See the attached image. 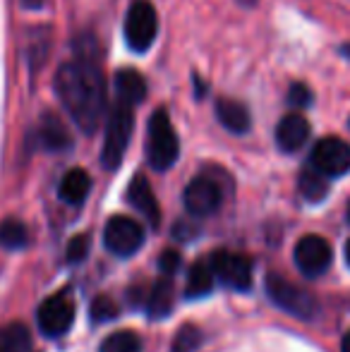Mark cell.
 Returning <instances> with one entry per match:
<instances>
[{
    "mask_svg": "<svg viewBox=\"0 0 350 352\" xmlns=\"http://www.w3.org/2000/svg\"><path fill=\"white\" fill-rule=\"evenodd\" d=\"M118 314H120V311H118V305L111 300V297H106V295L96 297V300L91 302V309H89V316H91V321H98V324L113 321Z\"/></svg>",
    "mask_w": 350,
    "mask_h": 352,
    "instance_id": "25",
    "label": "cell"
},
{
    "mask_svg": "<svg viewBox=\"0 0 350 352\" xmlns=\"http://www.w3.org/2000/svg\"><path fill=\"white\" fill-rule=\"evenodd\" d=\"M182 201H185V209L190 216H197V218L214 216V213L221 209L223 190H221V185L214 180V177L199 175L185 187Z\"/></svg>",
    "mask_w": 350,
    "mask_h": 352,
    "instance_id": "11",
    "label": "cell"
},
{
    "mask_svg": "<svg viewBox=\"0 0 350 352\" xmlns=\"http://www.w3.org/2000/svg\"><path fill=\"white\" fill-rule=\"evenodd\" d=\"M144 307H146V311H149L151 319H164V316H168L171 307H173V285H171L168 278L151 285V290L146 292Z\"/></svg>",
    "mask_w": 350,
    "mask_h": 352,
    "instance_id": "18",
    "label": "cell"
},
{
    "mask_svg": "<svg viewBox=\"0 0 350 352\" xmlns=\"http://www.w3.org/2000/svg\"><path fill=\"white\" fill-rule=\"evenodd\" d=\"M309 140V122L300 113H288L276 127V142L285 153H293L303 148Z\"/></svg>",
    "mask_w": 350,
    "mask_h": 352,
    "instance_id": "13",
    "label": "cell"
},
{
    "mask_svg": "<svg viewBox=\"0 0 350 352\" xmlns=\"http://www.w3.org/2000/svg\"><path fill=\"white\" fill-rule=\"evenodd\" d=\"M39 329L48 338H61L70 331L72 321H75V302L67 292H56V295L46 297L39 305L36 311Z\"/></svg>",
    "mask_w": 350,
    "mask_h": 352,
    "instance_id": "7",
    "label": "cell"
},
{
    "mask_svg": "<svg viewBox=\"0 0 350 352\" xmlns=\"http://www.w3.org/2000/svg\"><path fill=\"white\" fill-rule=\"evenodd\" d=\"M89 235H75L70 242H67V261L70 264H77V261H85L89 254Z\"/></svg>",
    "mask_w": 350,
    "mask_h": 352,
    "instance_id": "26",
    "label": "cell"
},
{
    "mask_svg": "<svg viewBox=\"0 0 350 352\" xmlns=\"http://www.w3.org/2000/svg\"><path fill=\"white\" fill-rule=\"evenodd\" d=\"M341 352H350V331L343 336V340H341Z\"/></svg>",
    "mask_w": 350,
    "mask_h": 352,
    "instance_id": "29",
    "label": "cell"
},
{
    "mask_svg": "<svg viewBox=\"0 0 350 352\" xmlns=\"http://www.w3.org/2000/svg\"><path fill=\"white\" fill-rule=\"evenodd\" d=\"M180 142L171 125V118L166 111H156L149 118V130H146V161L156 170H168L177 161Z\"/></svg>",
    "mask_w": 350,
    "mask_h": 352,
    "instance_id": "2",
    "label": "cell"
},
{
    "mask_svg": "<svg viewBox=\"0 0 350 352\" xmlns=\"http://www.w3.org/2000/svg\"><path fill=\"white\" fill-rule=\"evenodd\" d=\"M346 261H348V266H350V240L346 242Z\"/></svg>",
    "mask_w": 350,
    "mask_h": 352,
    "instance_id": "30",
    "label": "cell"
},
{
    "mask_svg": "<svg viewBox=\"0 0 350 352\" xmlns=\"http://www.w3.org/2000/svg\"><path fill=\"white\" fill-rule=\"evenodd\" d=\"M127 201H130L132 209H137V213L146 218L149 226H159L161 223V206L154 197V190H151L149 180L144 175H135L127 187Z\"/></svg>",
    "mask_w": 350,
    "mask_h": 352,
    "instance_id": "12",
    "label": "cell"
},
{
    "mask_svg": "<svg viewBox=\"0 0 350 352\" xmlns=\"http://www.w3.org/2000/svg\"><path fill=\"white\" fill-rule=\"evenodd\" d=\"M298 185H300V195L307 201H322L329 192V180L322 173L314 170V168H305V170L300 173Z\"/></svg>",
    "mask_w": 350,
    "mask_h": 352,
    "instance_id": "22",
    "label": "cell"
},
{
    "mask_svg": "<svg viewBox=\"0 0 350 352\" xmlns=\"http://www.w3.org/2000/svg\"><path fill=\"white\" fill-rule=\"evenodd\" d=\"M293 259H295V266H298L305 276L317 278V276H322L324 271L331 266L333 252H331V245H329L322 235H305L295 242Z\"/></svg>",
    "mask_w": 350,
    "mask_h": 352,
    "instance_id": "10",
    "label": "cell"
},
{
    "mask_svg": "<svg viewBox=\"0 0 350 352\" xmlns=\"http://www.w3.org/2000/svg\"><path fill=\"white\" fill-rule=\"evenodd\" d=\"M161 271H164L166 276H173L177 274V269H180V254L173 250H166L164 254H161V261H159Z\"/></svg>",
    "mask_w": 350,
    "mask_h": 352,
    "instance_id": "28",
    "label": "cell"
},
{
    "mask_svg": "<svg viewBox=\"0 0 350 352\" xmlns=\"http://www.w3.org/2000/svg\"><path fill=\"white\" fill-rule=\"evenodd\" d=\"M209 266L214 271V280H219L230 290L248 292L252 287V261L248 256L221 250L211 254Z\"/></svg>",
    "mask_w": 350,
    "mask_h": 352,
    "instance_id": "8",
    "label": "cell"
},
{
    "mask_svg": "<svg viewBox=\"0 0 350 352\" xmlns=\"http://www.w3.org/2000/svg\"><path fill=\"white\" fill-rule=\"evenodd\" d=\"M103 245L116 256H132L144 245V228L137 218L113 216L103 228Z\"/></svg>",
    "mask_w": 350,
    "mask_h": 352,
    "instance_id": "6",
    "label": "cell"
},
{
    "mask_svg": "<svg viewBox=\"0 0 350 352\" xmlns=\"http://www.w3.org/2000/svg\"><path fill=\"white\" fill-rule=\"evenodd\" d=\"M89 190H91V177L82 168H72L65 173V177L61 180V199L67 204H82L87 199Z\"/></svg>",
    "mask_w": 350,
    "mask_h": 352,
    "instance_id": "17",
    "label": "cell"
},
{
    "mask_svg": "<svg viewBox=\"0 0 350 352\" xmlns=\"http://www.w3.org/2000/svg\"><path fill=\"white\" fill-rule=\"evenodd\" d=\"M159 34V17L151 3L137 0L125 17V41L135 53H146Z\"/></svg>",
    "mask_w": 350,
    "mask_h": 352,
    "instance_id": "5",
    "label": "cell"
},
{
    "mask_svg": "<svg viewBox=\"0 0 350 352\" xmlns=\"http://www.w3.org/2000/svg\"><path fill=\"white\" fill-rule=\"evenodd\" d=\"M132 127H135L132 108L125 106V103H116V108L108 116L106 140H103V151H101V161L108 170H116L122 163V156H125L132 140Z\"/></svg>",
    "mask_w": 350,
    "mask_h": 352,
    "instance_id": "3",
    "label": "cell"
},
{
    "mask_svg": "<svg viewBox=\"0 0 350 352\" xmlns=\"http://www.w3.org/2000/svg\"><path fill=\"white\" fill-rule=\"evenodd\" d=\"M201 340H204L201 331L192 324H185L180 331H177L173 343H171V352H197L201 345Z\"/></svg>",
    "mask_w": 350,
    "mask_h": 352,
    "instance_id": "24",
    "label": "cell"
},
{
    "mask_svg": "<svg viewBox=\"0 0 350 352\" xmlns=\"http://www.w3.org/2000/svg\"><path fill=\"white\" fill-rule=\"evenodd\" d=\"M214 287V271H211L209 261H197L187 274L185 283V295L187 297H204Z\"/></svg>",
    "mask_w": 350,
    "mask_h": 352,
    "instance_id": "20",
    "label": "cell"
},
{
    "mask_svg": "<svg viewBox=\"0 0 350 352\" xmlns=\"http://www.w3.org/2000/svg\"><path fill=\"white\" fill-rule=\"evenodd\" d=\"M348 218H350V209H348Z\"/></svg>",
    "mask_w": 350,
    "mask_h": 352,
    "instance_id": "31",
    "label": "cell"
},
{
    "mask_svg": "<svg viewBox=\"0 0 350 352\" xmlns=\"http://www.w3.org/2000/svg\"><path fill=\"white\" fill-rule=\"evenodd\" d=\"M288 101H290V106H295V108H305L312 103V91H309V87H305L303 82H295V84H290V89H288Z\"/></svg>",
    "mask_w": 350,
    "mask_h": 352,
    "instance_id": "27",
    "label": "cell"
},
{
    "mask_svg": "<svg viewBox=\"0 0 350 352\" xmlns=\"http://www.w3.org/2000/svg\"><path fill=\"white\" fill-rule=\"evenodd\" d=\"M116 94L118 103H125V106H137L146 98V79L142 77L137 70H120L116 74Z\"/></svg>",
    "mask_w": 350,
    "mask_h": 352,
    "instance_id": "15",
    "label": "cell"
},
{
    "mask_svg": "<svg viewBox=\"0 0 350 352\" xmlns=\"http://www.w3.org/2000/svg\"><path fill=\"white\" fill-rule=\"evenodd\" d=\"M39 142L48 151H67L72 146V137L67 132V127L63 125V120L53 113H46L39 125Z\"/></svg>",
    "mask_w": 350,
    "mask_h": 352,
    "instance_id": "16",
    "label": "cell"
},
{
    "mask_svg": "<svg viewBox=\"0 0 350 352\" xmlns=\"http://www.w3.org/2000/svg\"><path fill=\"white\" fill-rule=\"evenodd\" d=\"M56 91L75 125L94 135L106 111L103 77L89 60L63 63L56 74Z\"/></svg>",
    "mask_w": 350,
    "mask_h": 352,
    "instance_id": "1",
    "label": "cell"
},
{
    "mask_svg": "<svg viewBox=\"0 0 350 352\" xmlns=\"http://www.w3.org/2000/svg\"><path fill=\"white\" fill-rule=\"evenodd\" d=\"M266 292H269V300L278 309H283L285 314L298 316V319H312L319 311V302L309 292H305L303 287L285 280L278 274H271L266 278Z\"/></svg>",
    "mask_w": 350,
    "mask_h": 352,
    "instance_id": "4",
    "label": "cell"
},
{
    "mask_svg": "<svg viewBox=\"0 0 350 352\" xmlns=\"http://www.w3.org/2000/svg\"><path fill=\"white\" fill-rule=\"evenodd\" d=\"M98 352H142V340L135 331H116L103 340Z\"/></svg>",
    "mask_w": 350,
    "mask_h": 352,
    "instance_id": "23",
    "label": "cell"
},
{
    "mask_svg": "<svg viewBox=\"0 0 350 352\" xmlns=\"http://www.w3.org/2000/svg\"><path fill=\"white\" fill-rule=\"evenodd\" d=\"M29 245V230L19 218H5L0 223V247L5 250H22Z\"/></svg>",
    "mask_w": 350,
    "mask_h": 352,
    "instance_id": "21",
    "label": "cell"
},
{
    "mask_svg": "<svg viewBox=\"0 0 350 352\" xmlns=\"http://www.w3.org/2000/svg\"><path fill=\"white\" fill-rule=\"evenodd\" d=\"M0 352H32V333L24 324L0 326Z\"/></svg>",
    "mask_w": 350,
    "mask_h": 352,
    "instance_id": "19",
    "label": "cell"
},
{
    "mask_svg": "<svg viewBox=\"0 0 350 352\" xmlns=\"http://www.w3.org/2000/svg\"><path fill=\"white\" fill-rule=\"evenodd\" d=\"M216 116H219V122L233 135H245L252 125V118H250V111L235 98H219L216 101Z\"/></svg>",
    "mask_w": 350,
    "mask_h": 352,
    "instance_id": "14",
    "label": "cell"
},
{
    "mask_svg": "<svg viewBox=\"0 0 350 352\" xmlns=\"http://www.w3.org/2000/svg\"><path fill=\"white\" fill-rule=\"evenodd\" d=\"M309 163L324 177H341L350 170V144L341 137H324L314 144Z\"/></svg>",
    "mask_w": 350,
    "mask_h": 352,
    "instance_id": "9",
    "label": "cell"
}]
</instances>
